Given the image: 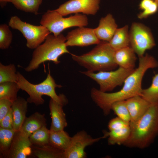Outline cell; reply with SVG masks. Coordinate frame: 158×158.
Listing matches in <instances>:
<instances>
[{"label": "cell", "mask_w": 158, "mask_h": 158, "mask_svg": "<svg viewBox=\"0 0 158 158\" xmlns=\"http://www.w3.org/2000/svg\"><path fill=\"white\" fill-rule=\"evenodd\" d=\"M139 57L138 67L126 78L122 87L119 91L107 93L95 88L92 89L91 97L104 115L109 114L113 103L135 96H140L142 90V82L144 74L148 69L158 67V62L155 59L147 54Z\"/></svg>", "instance_id": "6da1fadb"}, {"label": "cell", "mask_w": 158, "mask_h": 158, "mask_svg": "<svg viewBox=\"0 0 158 158\" xmlns=\"http://www.w3.org/2000/svg\"><path fill=\"white\" fill-rule=\"evenodd\" d=\"M129 125L130 134L123 145L140 149L149 146L158 135V103L151 104L142 117Z\"/></svg>", "instance_id": "7a4b0ae2"}, {"label": "cell", "mask_w": 158, "mask_h": 158, "mask_svg": "<svg viewBox=\"0 0 158 158\" xmlns=\"http://www.w3.org/2000/svg\"><path fill=\"white\" fill-rule=\"evenodd\" d=\"M115 52L108 42L102 41L87 53L80 55H71L74 61L87 71L99 72L112 71L116 68Z\"/></svg>", "instance_id": "3957f363"}, {"label": "cell", "mask_w": 158, "mask_h": 158, "mask_svg": "<svg viewBox=\"0 0 158 158\" xmlns=\"http://www.w3.org/2000/svg\"><path fill=\"white\" fill-rule=\"evenodd\" d=\"M17 83L20 89L25 91L29 95L27 100L28 102L36 105H42L44 102L42 96L45 95L64 106L67 103V99L63 94L58 95L56 93V88H60L62 86L56 84L49 69L46 78L41 83L36 84L31 83L20 72H17Z\"/></svg>", "instance_id": "277c9868"}, {"label": "cell", "mask_w": 158, "mask_h": 158, "mask_svg": "<svg viewBox=\"0 0 158 158\" xmlns=\"http://www.w3.org/2000/svg\"><path fill=\"white\" fill-rule=\"evenodd\" d=\"M66 37L62 33L57 36L49 34L44 42L35 49L29 64L25 69L28 72L38 68L42 63L51 61L56 64L60 62L59 57L66 53L70 54L66 44Z\"/></svg>", "instance_id": "5b68a950"}, {"label": "cell", "mask_w": 158, "mask_h": 158, "mask_svg": "<svg viewBox=\"0 0 158 158\" xmlns=\"http://www.w3.org/2000/svg\"><path fill=\"white\" fill-rule=\"evenodd\" d=\"M40 23L57 36L67 28L85 27L88 25V21L85 14L76 13L65 18L54 10H48L42 16Z\"/></svg>", "instance_id": "8992f818"}, {"label": "cell", "mask_w": 158, "mask_h": 158, "mask_svg": "<svg viewBox=\"0 0 158 158\" xmlns=\"http://www.w3.org/2000/svg\"><path fill=\"white\" fill-rule=\"evenodd\" d=\"M8 25L12 29L20 31L26 40V46L29 48L35 49L44 41L51 32L42 25H34L22 21L18 16H12Z\"/></svg>", "instance_id": "52a82bcc"}, {"label": "cell", "mask_w": 158, "mask_h": 158, "mask_svg": "<svg viewBox=\"0 0 158 158\" xmlns=\"http://www.w3.org/2000/svg\"><path fill=\"white\" fill-rule=\"evenodd\" d=\"M135 69L119 67L114 71H101L97 73L87 71L81 72L95 81L99 85L100 91L107 92L122 85L126 78Z\"/></svg>", "instance_id": "ba28073f"}, {"label": "cell", "mask_w": 158, "mask_h": 158, "mask_svg": "<svg viewBox=\"0 0 158 158\" xmlns=\"http://www.w3.org/2000/svg\"><path fill=\"white\" fill-rule=\"evenodd\" d=\"M129 34L130 46L139 57L143 56L146 50L152 48L155 45L150 30L142 23H133Z\"/></svg>", "instance_id": "9c48e42d"}, {"label": "cell", "mask_w": 158, "mask_h": 158, "mask_svg": "<svg viewBox=\"0 0 158 158\" xmlns=\"http://www.w3.org/2000/svg\"><path fill=\"white\" fill-rule=\"evenodd\" d=\"M107 137L105 133L103 137L93 138L85 131H80L71 137L69 146L64 151V158H85L86 154L85 149L86 147Z\"/></svg>", "instance_id": "30bf717a"}, {"label": "cell", "mask_w": 158, "mask_h": 158, "mask_svg": "<svg viewBox=\"0 0 158 158\" xmlns=\"http://www.w3.org/2000/svg\"><path fill=\"white\" fill-rule=\"evenodd\" d=\"M101 0H69L55 10L63 16L81 13L94 15L99 8Z\"/></svg>", "instance_id": "8fae6325"}, {"label": "cell", "mask_w": 158, "mask_h": 158, "mask_svg": "<svg viewBox=\"0 0 158 158\" xmlns=\"http://www.w3.org/2000/svg\"><path fill=\"white\" fill-rule=\"evenodd\" d=\"M67 47H85L98 44L101 41L96 36L94 29L79 27L68 32L66 37Z\"/></svg>", "instance_id": "7c38bea8"}, {"label": "cell", "mask_w": 158, "mask_h": 158, "mask_svg": "<svg viewBox=\"0 0 158 158\" xmlns=\"http://www.w3.org/2000/svg\"><path fill=\"white\" fill-rule=\"evenodd\" d=\"M32 146L29 137L16 131L6 158H26L32 154Z\"/></svg>", "instance_id": "4fadbf2b"}, {"label": "cell", "mask_w": 158, "mask_h": 158, "mask_svg": "<svg viewBox=\"0 0 158 158\" xmlns=\"http://www.w3.org/2000/svg\"><path fill=\"white\" fill-rule=\"evenodd\" d=\"M115 19L112 15L108 14L102 17L98 26L94 29V32L100 40L109 42L118 28Z\"/></svg>", "instance_id": "5bb4252c"}, {"label": "cell", "mask_w": 158, "mask_h": 158, "mask_svg": "<svg viewBox=\"0 0 158 158\" xmlns=\"http://www.w3.org/2000/svg\"><path fill=\"white\" fill-rule=\"evenodd\" d=\"M130 116V123L138 120L146 112L151 104L140 95H137L126 100Z\"/></svg>", "instance_id": "9a60e30c"}, {"label": "cell", "mask_w": 158, "mask_h": 158, "mask_svg": "<svg viewBox=\"0 0 158 158\" xmlns=\"http://www.w3.org/2000/svg\"><path fill=\"white\" fill-rule=\"evenodd\" d=\"M64 105L51 98L49 104L51 122L50 129L55 131L64 130L67 123L63 109Z\"/></svg>", "instance_id": "2e32d148"}, {"label": "cell", "mask_w": 158, "mask_h": 158, "mask_svg": "<svg viewBox=\"0 0 158 158\" xmlns=\"http://www.w3.org/2000/svg\"><path fill=\"white\" fill-rule=\"evenodd\" d=\"M28 103L24 98L19 97L13 102V128L16 131L20 130L26 117Z\"/></svg>", "instance_id": "e0dca14e"}, {"label": "cell", "mask_w": 158, "mask_h": 158, "mask_svg": "<svg viewBox=\"0 0 158 158\" xmlns=\"http://www.w3.org/2000/svg\"><path fill=\"white\" fill-rule=\"evenodd\" d=\"M135 54L130 46L115 51L114 61L119 67L134 69L137 59Z\"/></svg>", "instance_id": "ac0fdd59"}, {"label": "cell", "mask_w": 158, "mask_h": 158, "mask_svg": "<svg viewBox=\"0 0 158 158\" xmlns=\"http://www.w3.org/2000/svg\"><path fill=\"white\" fill-rule=\"evenodd\" d=\"M45 126L46 121L44 115L35 112L26 118L19 131L29 137L33 133Z\"/></svg>", "instance_id": "d6986e66"}, {"label": "cell", "mask_w": 158, "mask_h": 158, "mask_svg": "<svg viewBox=\"0 0 158 158\" xmlns=\"http://www.w3.org/2000/svg\"><path fill=\"white\" fill-rule=\"evenodd\" d=\"M115 51L130 46L128 26L127 25L118 28L111 40L109 42Z\"/></svg>", "instance_id": "ffe728a7"}, {"label": "cell", "mask_w": 158, "mask_h": 158, "mask_svg": "<svg viewBox=\"0 0 158 158\" xmlns=\"http://www.w3.org/2000/svg\"><path fill=\"white\" fill-rule=\"evenodd\" d=\"M50 130L49 144L64 152L69 146L71 137L64 130L58 131Z\"/></svg>", "instance_id": "44dd1931"}, {"label": "cell", "mask_w": 158, "mask_h": 158, "mask_svg": "<svg viewBox=\"0 0 158 158\" xmlns=\"http://www.w3.org/2000/svg\"><path fill=\"white\" fill-rule=\"evenodd\" d=\"M32 154L38 158H64V152L49 144L41 146L32 145Z\"/></svg>", "instance_id": "7402d4cb"}, {"label": "cell", "mask_w": 158, "mask_h": 158, "mask_svg": "<svg viewBox=\"0 0 158 158\" xmlns=\"http://www.w3.org/2000/svg\"><path fill=\"white\" fill-rule=\"evenodd\" d=\"M130 133L129 126L110 130L107 132L108 143L110 145L123 144L128 139Z\"/></svg>", "instance_id": "603a6c76"}, {"label": "cell", "mask_w": 158, "mask_h": 158, "mask_svg": "<svg viewBox=\"0 0 158 158\" xmlns=\"http://www.w3.org/2000/svg\"><path fill=\"white\" fill-rule=\"evenodd\" d=\"M16 132L0 127V152L4 157H6Z\"/></svg>", "instance_id": "cb8c5ba5"}, {"label": "cell", "mask_w": 158, "mask_h": 158, "mask_svg": "<svg viewBox=\"0 0 158 158\" xmlns=\"http://www.w3.org/2000/svg\"><path fill=\"white\" fill-rule=\"evenodd\" d=\"M20 89L17 83L6 82L0 83V99H6L13 102L17 98Z\"/></svg>", "instance_id": "d4e9b609"}, {"label": "cell", "mask_w": 158, "mask_h": 158, "mask_svg": "<svg viewBox=\"0 0 158 158\" xmlns=\"http://www.w3.org/2000/svg\"><path fill=\"white\" fill-rule=\"evenodd\" d=\"M11 2L18 9L36 15L42 0H11Z\"/></svg>", "instance_id": "484cf974"}, {"label": "cell", "mask_w": 158, "mask_h": 158, "mask_svg": "<svg viewBox=\"0 0 158 158\" xmlns=\"http://www.w3.org/2000/svg\"><path fill=\"white\" fill-rule=\"evenodd\" d=\"M140 96L151 104L158 103V73L152 77L151 85L142 89Z\"/></svg>", "instance_id": "4316f807"}, {"label": "cell", "mask_w": 158, "mask_h": 158, "mask_svg": "<svg viewBox=\"0 0 158 158\" xmlns=\"http://www.w3.org/2000/svg\"><path fill=\"white\" fill-rule=\"evenodd\" d=\"M50 133V129L44 126L33 133L29 138L33 145H44L49 144Z\"/></svg>", "instance_id": "83f0119b"}, {"label": "cell", "mask_w": 158, "mask_h": 158, "mask_svg": "<svg viewBox=\"0 0 158 158\" xmlns=\"http://www.w3.org/2000/svg\"><path fill=\"white\" fill-rule=\"evenodd\" d=\"M13 64L5 65L0 63V83L6 82L17 83V74Z\"/></svg>", "instance_id": "f1b7e54d"}, {"label": "cell", "mask_w": 158, "mask_h": 158, "mask_svg": "<svg viewBox=\"0 0 158 158\" xmlns=\"http://www.w3.org/2000/svg\"><path fill=\"white\" fill-rule=\"evenodd\" d=\"M139 8L142 11L138 15V17L142 19L156 13L158 10V5L154 0H141Z\"/></svg>", "instance_id": "f546056e"}, {"label": "cell", "mask_w": 158, "mask_h": 158, "mask_svg": "<svg viewBox=\"0 0 158 158\" xmlns=\"http://www.w3.org/2000/svg\"><path fill=\"white\" fill-rule=\"evenodd\" d=\"M111 110L114 111L118 117L130 124V116L126 105V100L119 101L113 103L111 106Z\"/></svg>", "instance_id": "4dcf8cb0"}, {"label": "cell", "mask_w": 158, "mask_h": 158, "mask_svg": "<svg viewBox=\"0 0 158 158\" xmlns=\"http://www.w3.org/2000/svg\"><path fill=\"white\" fill-rule=\"evenodd\" d=\"M9 26L6 24L0 25V48L1 49H8L12 41L13 35Z\"/></svg>", "instance_id": "1f68e13d"}, {"label": "cell", "mask_w": 158, "mask_h": 158, "mask_svg": "<svg viewBox=\"0 0 158 158\" xmlns=\"http://www.w3.org/2000/svg\"><path fill=\"white\" fill-rule=\"evenodd\" d=\"M13 102L6 99H0V121L8 113L11 109Z\"/></svg>", "instance_id": "d6a6232c"}, {"label": "cell", "mask_w": 158, "mask_h": 158, "mask_svg": "<svg viewBox=\"0 0 158 158\" xmlns=\"http://www.w3.org/2000/svg\"><path fill=\"white\" fill-rule=\"evenodd\" d=\"M129 124L117 117L110 120L108 123V127L110 131L126 127L129 126Z\"/></svg>", "instance_id": "836d02e7"}, {"label": "cell", "mask_w": 158, "mask_h": 158, "mask_svg": "<svg viewBox=\"0 0 158 158\" xmlns=\"http://www.w3.org/2000/svg\"><path fill=\"white\" fill-rule=\"evenodd\" d=\"M13 116L12 108L8 113L0 121V127L7 129H13Z\"/></svg>", "instance_id": "e575fe53"}, {"label": "cell", "mask_w": 158, "mask_h": 158, "mask_svg": "<svg viewBox=\"0 0 158 158\" xmlns=\"http://www.w3.org/2000/svg\"><path fill=\"white\" fill-rule=\"evenodd\" d=\"M11 0H0L1 6H4L7 2H11Z\"/></svg>", "instance_id": "d590c367"}, {"label": "cell", "mask_w": 158, "mask_h": 158, "mask_svg": "<svg viewBox=\"0 0 158 158\" xmlns=\"http://www.w3.org/2000/svg\"><path fill=\"white\" fill-rule=\"evenodd\" d=\"M157 4L158 5V0H154Z\"/></svg>", "instance_id": "8d00e7d4"}]
</instances>
